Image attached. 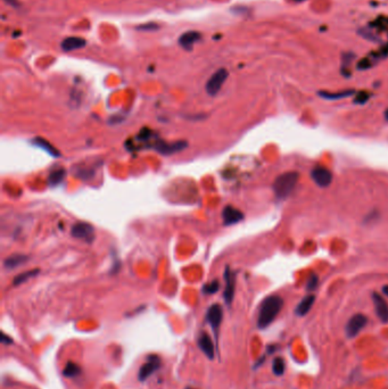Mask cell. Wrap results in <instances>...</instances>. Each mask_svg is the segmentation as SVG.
<instances>
[{"mask_svg": "<svg viewBox=\"0 0 388 389\" xmlns=\"http://www.w3.org/2000/svg\"><path fill=\"white\" fill-rule=\"evenodd\" d=\"M284 306V300L279 295H271L262 302L258 311L257 326L260 329H265L274 322L277 315L280 313V311Z\"/></svg>", "mask_w": 388, "mask_h": 389, "instance_id": "cell-1", "label": "cell"}, {"mask_svg": "<svg viewBox=\"0 0 388 389\" xmlns=\"http://www.w3.org/2000/svg\"><path fill=\"white\" fill-rule=\"evenodd\" d=\"M300 174L297 172H285L276 177L274 182L275 195L278 199H286L295 189V187L299 182Z\"/></svg>", "mask_w": 388, "mask_h": 389, "instance_id": "cell-2", "label": "cell"}, {"mask_svg": "<svg viewBox=\"0 0 388 389\" xmlns=\"http://www.w3.org/2000/svg\"><path fill=\"white\" fill-rule=\"evenodd\" d=\"M162 367V360L156 354L148 355L146 362L142 364L141 368L139 369L138 378L140 381H145L150 378L152 374H154L157 370H160Z\"/></svg>", "mask_w": 388, "mask_h": 389, "instance_id": "cell-3", "label": "cell"}, {"mask_svg": "<svg viewBox=\"0 0 388 389\" xmlns=\"http://www.w3.org/2000/svg\"><path fill=\"white\" fill-rule=\"evenodd\" d=\"M228 71L226 69H219L218 71H215L214 73L211 75V78L207 80L206 82L205 89L206 93H207L210 96H215L220 90H221L222 85L226 82V80L228 79Z\"/></svg>", "mask_w": 388, "mask_h": 389, "instance_id": "cell-4", "label": "cell"}, {"mask_svg": "<svg viewBox=\"0 0 388 389\" xmlns=\"http://www.w3.org/2000/svg\"><path fill=\"white\" fill-rule=\"evenodd\" d=\"M71 234L76 239L92 244L95 239V229L88 222H76L71 229Z\"/></svg>", "mask_w": 388, "mask_h": 389, "instance_id": "cell-5", "label": "cell"}, {"mask_svg": "<svg viewBox=\"0 0 388 389\" xmlns=\"http://www.w3.org/2000/svg\"><path fill=\"white\" fill-rule=\"evenodd\" d=\"M188 147V142L186 140H178L174 142H167L164 140H157L154 145L156 152H159L162 155H172L179 152L185 151Z\"/></svg>", "mask_w": 388, "mask_h": 389, "instance_id": "cell-6", "label": "cell"}, {"mask_svg": "<svg viewBox=\"0 0 388 389\" xmlns=\"http://www.w3.org/2000/svg\"><path fill=\"white\" fill-rule=\"evenodd\" d=\"M206 320H207L210 325L212 326L215 338L218 339L220 326H221L222 320H223V310L221 305L213 304L212 306H210V309L207 310V313H206Z\"/></svg>", "mask_w": 388, "mask_h": 389, "instance_id": "cell-7", "label": "cell"}, {"mask_svg": "<svg viewBox=\"0 0 388 389\" xmlns=\"http://www.w3.org/2000/svg\"><path fill=\"white\" fill-rule=\"evenodd\" d=\"M368 323V318L363 314H355L348 320L346 324V335L348 338H354L365 329V326Z\"/></svg>", "mask_w": 388, "mask_h": 389, "instance_id": "cell-8", "label": "cell"}, {"mask_svg": "<svg viewBox=\"0 0 388 389\" xmlns=\"http://www.w3.org/2000/svg\"><path fill=\"white\" fill-rule=\"evenodd\" d=\"M311 177L321 188H327L333 182V173L327 167L317 166L311 171Z\"/></svg>", "mask_w": 388, "mask_h": 389, "instance_id": "cell-9", "label": "cell"}, {"mask_svg": "<svg viewBox=\"0 0 388 389\" xmlns=\"http://www.w3.org/2000/svg\"><path fill=\"white\" fill-rule=\"evenodd\" d=\"M224 280H226V288H224L223 297L227 304L230 305L233 301L234 289H236V278H234V273L230 270V267H227L226 271H224Z\"/></svg>", "mask_w": 388, "mask_h": 389, "instance_id": "cell-10", "label": "cell"}, {"mask_svg": "<svg viewBox=\"0 0 388 389\" xmlns=\"http://www.w3.org/2000/svg\"><path fill=\"white\" fill-rule=\"evenodd\" d=\"M372 301L373 305H375L376 314L381 322L387 323L388 322V304L385 301L384 297L378 294V292H373L372 294Z\"/></svg>", "mask_w": 388, "mask_h": 389, "instance_id": "cell-11", "label": "cell"}, {"mask_svg": "<svg viewBox=\"0 0 388 389\" xmlns=\"http://www.w3.org/2000/svg\"><path fill=\"white\" fill-rule=\"evenodd\" d=\"M222 219L223 223L226 225H232L244 220V213L238 208L233 207V206L228 205L222 211Z\"/></svg>", "mask_w": 388, "mask_h": 389, "instance_id": "cell-12", "label": "cell"}, {"mask_svg": "<svg viewBox=\"0 0 388 389\" xmlns=\"http://www.w3.org/2000/svg\"><path fill=\"white\" fill-rule=\"evenodd\" d=\"M200 39H202V35L197 31H188L181 35L179 38V45L181 48H184L185 50L190 51L193 50L195 43H197Z\"/></svg>", "mask_w": 388, "mask_h": 389, "instance_id": "cell-13", "label": "cell"}, {"mask_svg": "<svg viewBox=\"0 0 388 389\" xmlns=\"http://www.w3.org/2000/svg\"><path fill=\"white\" fill-rule=\"evenodd\" d=\"M198 346L199 348L203 350V353L207 356L210 360L214 358V354H215V348H214V343L213 340L211 339L210 335L207 333H203L199 335L198 337Z\"/></svg>", "mask_w": 388, "mask_h": 389, "instance_id": "cell-14", "label": "cell"}, {"mask_svg": "<svg viewBox=\"0 0 388 389\" xmlns=\"http://www.w3.org/2000/svg\"><path fill=\"white\" fill-rule=\"evenodd\" d=\"M85 40L80 37H68L62 41V49L65 52L78 50L85 46Z\"/></svg>", "mask_w": 388, "mask_h": 389, "instance_id": "cell-15", "label": "cell"}, {"mask_svg": "<svg viewBox=\"0 0 388 389\" xmlns=\"http://www.w3.org/2000/svg\"><path fill=\"white\" fill-rule=\"evenodd\" d=\"M314 302H315V296L314 295L305 296L304 298L300 302V304L296 306L295 314L299 315V316L306 315L311 311V309H312Z\"/></svg>", "mask_w": 388, "mask_h": 389, "instance_id": "cell-16", "label": "cell"}, {"mask_svg": "<svg viewBox=\"0 0 388 389\" xmlns=\"http://www.w3.org/2000/svg\"><path fill=\"white\" fill-rule=\"evenodd\" d=\"M318 95H319V97L323 98V99H327V100H338V99H344V98L351 97V96L355 95V90L347 89V90H343V91H337V93L319 91Z\"/></svg>", "mask_w": 388, "mask_h": 389, "instance_id": "cell-17", "label": "cell"}, {"mask_svg": "<svg viewBox=\"0 0 388 389\" xmlns=\"http://www.w3.org/2000/svg\"><path fill=\"white\" fill-rule=\"evenodd\" d=\"M28 261L27 255H24V254H14V255L8 256L4 262V266L6 268H16L18 266L23 265L24 263Z\"/></svg>", "mask_w": 388, "mask_h": 389, "instance_id": "cell-18", "label": "cell"}, {"mask_svg": "<svg viewBox=\"0 0 388 389\" xmlns=\"http://www.w3.org/2000/svg\"><path fill=\"white\" fill-rule=\"evenodd\" d=\"M39 272H40L39 268H35V270H28L23 273H20V275L15 277V279H14L13 281V285L20 286L21 283H24L25 281L32 279V278L37 277L38 275H39Z\"/></svg>", "mask_w": 388, "mask_h": 389, "instance_id": "cell-19", "label": "cell"}, {"mask_svg": "<svg viewBox=\"0 0 388 389\" xmlns=\"http://www.w3.org/2000/svg\"><path fill=\"white\" fill-rule=\"evenodd\" d=\"M33 142H35V145L39 146L40 148H42V149H45L46 152L49 153L51 156H54V157L59 156V152L57 151L54 146H51L49 141L46 140V139L36 138V139H33Z\"/></svg>", "mask_w": 388, "mask_h": 389, "instance_id": "cell-20", "label": "cell"}, {"mask_svg": "<svg viewBox=\"0 0 388 389\" xmlns=\"http://www.w3.org/2000/svg\"><path fill=\"white\" fill-rule=\"evenodd\" d=\"M66 172L64 169H56L50 172L49 176H48V184L50 186H58L62 184L65 177Z\"/></svg>", "mask_w": 388, "mask_h": 389, "instance_id": "cell-21", "label": "cell"}, {"mask_svg": "<svg viewBox=\"0 0 388 389\" xmlns=\"http://www.w3.org/2000/svg\"><path fill=\"white\" fill-rule=\"evenodd\" d=\"M81 374V368L74 362H68L63 370V376L66 378H75Z\"/></svg>", "mask_w": 388, "mask_h": 389, "instance_id": "cell-22", "label": "cell"}, {"mask_svg": "<svg viewBox=\"0 0 388 389\" xmlns=\"http://www.w3.org/2000/svg\"><path fill=\"white\" fill-rule=\"evenodd\" d=\"M355 58V55L353 54V52H346V54L343 55V63H342V73L345 75V76H349L351 75V72H349V69L348 66L352 64V61Z\"/></svg>", "mask_w": 388, "mask_h": 389, "instance_id": "cell-23", "label": "cell"}, {"mask_svg": "<svg viewBox=\"0 0 388 389\" xmlns=\"http://www.w3.org/2000/svg\"><path fill=\"white\" fill-rule=\"evenodd\" d=\"M286 370V364L284 358L281 357H276L274 360V363H272V371L276 374V376H282Z\"/></svg>", "mask_w": 388, "mask_h": 389, "instance_id": "cell-24", "label": "cell"}, {"mask_svg": "<svg viewBox=\"0 0 388 389\" xmlns=\"http://www.w3.org/2000/svg\"><path fill=\"white\" fill-rule=\"evenodd\" d=\"M370 97H371L370 93H368V91H360V93L355 94V97H354L353 99V103L357 105H363L370 99Z\"/></svg>", "mask_w": 388, "mask_h": 389, "instance_id": "cell-25", "label": "cell"}, {"mask_svg": "<svg viewBox=\"0 0 388 389\" xmlns=\"http://www.w3.org/2000/svg\"><path fill=\"white\" fill-rule=\"evenodd\" d=\"M220 282L218 280H214L210 283H206L203 288V292L206 295H213L219 290Z\"/></svg>", "mask_w": 388, "mask_h": 389, "instance_id": "cell-26", "label": "cell"}, {"mask_svg": "<svg viewBox=\"0 0 388 389\" xmlns=\"http://www.w3.org/2000/svg\"><path fill=\"white\" fill-rule=\"evenodd\" d=\"M159 28H160L159 24H156V23H154V22L145 23V24H141V25H138V26H137V30H138V31H143V32L156 31V30H159Z\"/></svg>", "mask_w": 388, "mask_h": 389, "instance_id": "cell-27", "label": "cell"}, {"mask_svg": "<svg viewBox=\"0 0 388 389\" xmlns=\"http://www.w3.org/2000/svg\"><path fill=\"white\" fill-rule=\"evenodd\" d=\"M319 285V278L317 275H312L308 280V283H306V290L308 291H312L314 289H317V287Z\"/></svg>", "mask_w": 388, "mask_h": 389, "instance_id": "cell-28", "label": "cell"}, {"mask_svg": "<svg viewBox=\"0 0 388 389\" xmlns=\"http://www.w3.org/2000/svg\"><path fill=\"white\" fill-rule=\"evenodd\" d=\"M0 342H2V344H4V345H11V344H13V339L9 337L8 335L3 333L2 338H0Z\"/></svg>", "mask_w": 388, "mask_h": 389, "instance_id": "cell-29", "label": "cell"}, {"mask_svg": "<svg viewBox=\"0 0 388 389\" xmlns=\"http://www.w3.org/2000/svg\"><path fill=\"white\" fill-rule=\"evenodd\" d=\"M5 2H6L8 5H11V6H13V7H17L18 6V4H17L16 0H5Z\"/></svg>", "mask_w": 388, "mask_h": 389, "instance_id": "cell-30", "label": "cell"}, {"mask_svg": "<svg viewBox=\"0 0 388 389\" xmlns=\"http://www.w3.org/2000/svg\"><path fill=\"white\" fill-rule=\"evenodd\" d=\"M382 292H384V295H386L388 297V285L382 287Z\"/></svg>", "mask_w": 388, "mask_h": 389, "instance_id": "cell-31", "label": "cell"}, {"mask_svg": "<svg viewBox=\"0 0 388 389\" xmlns=\"http://www.w3.org/2000/svg\"><path fill=\"white\" fill-rule=\"evenodd\" d=\"M289 2H293V3L299 4V3H304V2H306V0H289Z\"/></svg>", "mask_w": 388, "mask_h": 389, "instance_id": "cell-32", "label": "cell"}, {"mask_svg": "<svg viewBox=\"0 0 388 389\" xmlns=\"http://www.w3.org/2000/svg\"><path fill=\"white\" fill-rule=\"evenodd\" d=\"M385 119L386 121H388V109L385 110Z\"/></svg>", "mask_w": 388, "mask_h": 389, "instance_id": "cell-33", "label": "cell"}, {"mask_svg": "<svg viewBox=\"0 0 388 389\" xmlns=\"http://www.w3.org/2000/svg\"><path fill=\"white\" fill-rule=\"evenodd\" d=\"M186 389H196V388H193V387H187Z\"/></svg>", "mask_w": 388, "mask_h": 389, "instance_id": "cell-34", "label": "cell"}]
</instances>
